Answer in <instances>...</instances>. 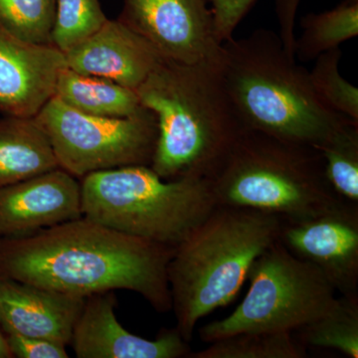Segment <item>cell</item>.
<instances>
[{"label":"cell","instance_id":"1","mask_svg":"<svg viewBox=\"0 0 358 358\" xmlns=\"http://www.w3.org/2000/svg\"><path fill=\"white\" fill-rule=\"evenodd\" d=\"M174 250L82 216L0 238V277L81 298L126 289L164 313L173 308L167 266Z\"/></svg>","mask_w":358,"mask_h":358},{"label":"cell","instance_id":"2","mask_svg":"<svg viewBox=\"0 0 358 358\" xmlns=\"http://www.w3.org/2000/svg\"><path fill=\"white\" fill-rule=\"evenodd\" d=\"M219 67L162 57L136 90L157 117L150 167L164 180L210 179L247 129Z\"/></svg>","mask_w":358,"mask_h":358},{"label":"cell","instance_id":"3","mask_svg":"<svg viewBox=\"0 0 358 358\" xmlns=\"http://www.w3.org/2000/svg\"><path fill=\"white\" fill-rule=\"evenodd\" d=\"M219 68L247 129L319 148L346 124H358L320 100L308 71L271 30L224 42Z\"/></svg>","mask_w":358,"mask_h":358},{"label":"cell","instance_id":"4","mask_svg":"<svg viewBox=\"0 0 358 358\" xmlns=\"http://www.w3.org/2000/svg\"><path fill=\"white\" fill-rule=\"evenodd\" d=\"M282 224L273 214L217 205L176 247L167 280L176 327L186 341L200 320L236 298L252 265L279 240Z\"/></svg>","mask_w":358,"mask_h":358},{"label":"cell","instance_id":"5","mask_svg":"<svg viewBox=\"0 0 358 358\" xmlns=\"http://www.w3.org/2000/svg\"><path fill=\"white\" fill-rule=\"evenodd\" d=\"M217 205L296 222L338 208L315 148L246 129L210 178Z\"/></svg>","mask_w":358,"mask_h":358},{"label":"cell","instance_id":"6","mask_svg":"<svg viewBox=\"0 0 358 358\" xmlns=\"http://www.w3.org/2000/svg\"><path fill=\"white\" fill-rule=\"evenodd\" d=\"M84 217L176 249L217 206L210 179L164 180L148 166H131L84 176Z\"/></svg>","mask_w":358,"mask_h":358},{"label":"cell","instance_id":"7","mask_svg":"<svg viewBox=\"0 0 358 358\" xmlns=\"http://www.w3.org/2000/svg\"><path fill=\"white\" fill-rule=\"evenodd\" d=\"M250 287L228 317L199 329L209 343L242 331H292L333 305L336 292L312 264L293 255L278 240L250 268Z\"/></svg>","mask_w":358,"mask_h":358},{"label":"cell","instance_id":"8","mask_svg":"<svg viewBox=\"0 0 358 358\" xmlns=\"http://www.w3.org/2000/svg\"><path fill=\"white\" fill-rule=\"evenodd\" d=\"M34 119L48 136L59 167L78 179L152 164L157 122L145 108L131 117H98L72 109L53 96Z\"/></svg>","mask_w":358,"mask_h":358},{"label":"cell","instance_id":"9","mask_svg":"<svg viewBox=\"0 0 358 358\" xmlns=\"http://www.w3.org/2000/svg\"><path fill=\"white\" fill-rule=\"evenodd\" d=\"M119 20L160 57L185 64L222 61L223 44L216 36L208 0H124Z\"/></svg>","mask_w":358,"mask_h":358},{"label":"cell","instance_id":"10","mask_svg":"<svg viewBox=\"0 0 358 358\" xmlns=\"http://www.w3.org/2000/svg\"><path fill=\"white\" fill-rule=\"evenodd\" d=\"M279 241L320 270L336 294H358L357 206L345 204L305 220L284 221Z\"/></svg>","mask_w":358,"mask_h":358},{"label":"cell","instance_id":"11","mask_svg":"<svg viewBox=\"0 0 358 358\" xmlns=\"http://www.w3.org/2000/svg\"><path fill=\"white\" fill-rule=\"evenodd\" d=\"M115 292L92 294L73 331L70 345L79 358H188V341L176 327L154 341L129 333L115 315Z\"/></svg>","mask_w":358,"mask_h":358},{"label":"cell","instance_id":"12","mask_svg":"<svg viewBox=\"0 0 358 358\" xmlns=\"http://www.w3.org/2000/svg\"><path fill=\"white\" fill-rule=\"evenodd\" d=\"M80 179L58 169L0 187V238H20L82 217Z\"/></svg>","mask_w":358,"mask_h":358},{"label":"cell","instance_id":"13","mask_svg":"<svg viewBox=\"0 0 358 358\" xmlns=\"http://www.w3.org/2000/svg\"><path fill=\"white\" fill-rule=\"evenodd\" d=\"M64 53L52 45L31 43L0 23V113L34 117L53 98Z\"/></svg>","mask_w":358,"mask_h":358},{"label":"cell","instance_id":"14","mask_svg":"<svg viewBox=\"0 0 358 358\" xmlns=\"http://www.w3.org/2000/svg\"><path fill=\"white\" fill-rule=\"evenodd\" d=\"M86 298L0 277V327L3 333L70 345Z\"/></svg>","mask_w":358,"mask_h":358},{"label":"cell","instance_id":"15","mask_svg":"<svg viewBox=\"0 0 358 358\" xmlns=\"http://www.w3.org/2000/svg\"><path fill=\"white\" fill-rule=\"evenodd\" d=\"M64 55L69 69L106 78L134 91L162 58L147 40L120 20H108Z\"/></svg>","mask_w":358,"mask_h":358},{"label":"cell","instance_id":"16","mask_svg":"<svg viewBox=\"0 0 358 358\" xmlns=\"http://www.w3.org/2000/svg\"><path fill=\"white\" fill-rule=\"evenodd\" d=\"M58 167L50 141L34 117L0 119V187Z\"/></svg>","mask_w":358,"mask_h":358},{"label":"cell","instance_id":"17","mask_svg":"<svg viewBox=\"0 0 358 358\" xmlns=\"http://www.w3.org/2000/svg\"><path fill=\"white\" fill-rule=\"evenodd\" d=\"M54 96L72 109L98 117H131L145 109L134 90L67 66L59 74Z\"/></svg>","mask_w":358,"mask_h":358},{"label":"cell","instance_id":"18","mask_svg":"<svg viewBox=\"0 0 358 358\" xmlns=\"http://www.w3.org/2000/svg\"><path fill=\"white\" fill-rule=\"evenodd\" d=\"M305 348H327L358 358V294H339L317 319L294 331Z\"/></svg>","mask_w":358,"mask_h":358},{"label":"cell","instance_id":"19","mask_svg":"<svg viewBox=\"0 0 358 358\" xmlns=\"http://www.w3.org/2000/svg\"><path fill=\"white\" fill-rule=\"evenodd\" d=\"M301 36L296 38L294 56L315 60L322 53L339 48L358 35V0H343L331 10L312 13L301 21Z\"/></svg>","mask_w":358,"mask_h":358},{"label":"cell","instance_id":"20","mask_svg":"<svg viewBox=\"0 0 358 358\" xmlns=\"http://www.w3.org/2000/svg\"><path fill=\"white\" fill-rule=\"evenodd\" d=\"M308 348L292 331H242L209 343L188 358H305Z\"/></svg>","mask_w":358,"mask_h":358},{"label":"cell","instance_id":"21","mask_svg":"<svg viewBox=\"0 0 358 358\" xmlns=\"http://www.w3.org/2000/svg\"><path fill=\"white\" fill-rule=\"evenodd\" d=\"M317 150L338 199L358 207V124H346Z\"/></svg>","mask_w":358,"mask_h":358},{"label":"cell","instance_id":"22","mask_svg":"<svg viewBox=\"0 0 358 358\" xmlns=\"http://www.w3.org/2000/svg\"><path fill=\"white\" fill-rule=\"evenodd\" d=\"M107 20L99 0H56L52 46L66 53L98 31Z\"/></svg>","mask_w":358,"mask_h":358},{"label":"cell","instance_id":"23","mask_svg":"<svg viewBox=\"0 0 358 358\" xmlns=\"http://www.w3.org/2000/svg\"><path fill=\"white\" fill-rule=\"evenodd\" d=\"M56 0H0V23L16 36L52 45Z\"/></svg>","mask_w":358,"mask_h":358},{"label":"cell","instance_id":"24","mask_svg":"<svg viewBox=\"0 0 358 358\" xmlns=\"http://www.w3.org/2000/svg\"><path fill=\"white\" fill-rule=\"evenodd\" d=\"M341 51L333 49L315 59L308 71L315 93L329 109L358 124V89L339 73Z\"/></svg>","mask_w":358,"mask_h":358},{"label":"cell","instance_id":"25","mask_svg":"<svg viewBox=\"0 0 358 358\" xmlns=\"http://www.w3.org/2000/svg\"><path fill=\"white\" fill-rule=\"evenodd\" d=\"M257 0H208L216 36L221 43L233 38L239 23L249 13Z\"/></svg>","mask_w":358,"mask_h":358},{"label":"cell","instance_id":"26","mask_svg":"<svg viewBox=\"0 0 358 358\" xmlns=\"http://www.w3.org/2000/svg\"><path fill=\"white\" fill-rule=\"evenodd\" d=\"M13 358H68L66 345L49 339L3 333Z\"/></svg>","mask_w":358,"mask_h":358},{"label":"cell","instance_id":"27","mask_svg":"<svg viewBox=\"0 0 358 358\" xmlns=\"http://www.w3.org/2000/svg\"><path fill=\"white\" fill-rule=\"evenodd\" d=\"M301 0H275V13L279 23V36L285 51L292 57L294 56V23Z\"/></svg>","mask_w":358,"mask_h":358},{"label":"cell","instance_id":"28","mask_svg":"<svg viewBox=\"0 0 358 358\" xmlns=\"http://www.w3.org/2000/svg\"><path fill=\"white\" fill-rule=\"evenodd\" d=\"M0 358H13L1 327H0Z\"/></svg>","mask_w":358,"mask_h":358}]
</instances>
